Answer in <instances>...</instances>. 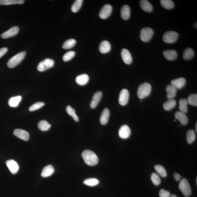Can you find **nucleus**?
Returning a JSON list of instances; mask_svg holds the SVG:
<instances>
[{
    "mask_svg": "<svg viewBox=\"0 0 197 197\" xmlns=\"http://www.w3.org/2000/svg\"><path fill=\"white\" fill-rule=\"evenodd\" d=\"M83 0H76L74 2L71 7V11L72 12L76 13L80 8L82 5Z\"/></svg>",
    "mask_w": 197,
    "mask_h": 197,
    "instance_id": "37",
    "label": "nucleus"
},
{
    "mask_svg": "<svg viewBox=\"0 0 197 197\" xmlns=\"http://www.w3.org/2000/svg\"><path fill=\"white\" fill-rule=\"evenodd\" d=\"M112 10V7L111 5L106 4L104 5L101 9L99 15V17L102 19L107 18L111 15Z\"/></svg>",
    "mask_w": 197,
    "mask_h": 197,
    "instance_id": "8",
    "label": "nucleus"
},
{
    "mask_svg": "<svg viewBox=\"0 0 197 197\" xmlns=\"http://www.w3.org/2000/svg\"><path fill=\"white\" fill-rule=\"evenodd\" d=\"M26 54L25 51H22L12 57L7 63L8 67L10 68H15L24 60Z\"/></svg>",
    "mask_w": 197,
    "mask_h": 197,
    "instance_id": "3",
    "label": "nucleus"
},
{
    "mask_svg": "<svg viewBox=\"0 0 197 197\" xmlns=\"http://www.w3.org/2000/svg\"><path fill=\"white\" fill-rule=\"evenodd\" d=\"M76 41L74 39H70L64 42L62 47L65 49H68L73 48L76 44Z\"/></svg>",
    "mask_w": 197,
    "mask_h": 197,
    "instance_id": "33",
    "label": "nucleus"
},
{
    "mask_svg": "<svg viewBox=\"0 0 197 197\" xmlns=\"http://www.w3.org/2000/svg\"><path fill=\"white\" fill-rule=\"evenodd\" d=\"M121 55L124 63L128 65L130 64L132 58L130 51L127 49H123L121 51Z\"/></svg>",
    "mask_w": 197,
    "mask_h": 197,
    "instance_id": "16",
    "label": "nucleus"
},
{
    "mask_svg": "<svg viewBox=\"0 0 197 197\" xmlns=\"http://www.w3.org/2000/svg\"><path fill=\"white\" fill-rule=\"evenodd\" d=\"M44 103L42 102H38L34 104L29 108V111H33L40 109L44 105Z\"/></svg>",
    "mask_w": 197,
    "mask_h": 197,
    "instance_id": "42",
    "label": "nucleus"
},
{
    "mask_svg": "<svg viewBox=\"0 0 197 197\" xmlns=\"http://www.w3.org/2000/svg\"><path fill=\"white\" fill-rule=\"evenodd\" d=\"M99 181L96 179L89 178L86 179L83 182V183L86 185L94 186L97 185L99 183Z\"/></svg>",
    "mask_w": 197,
    "mask_h": 197,
    "instance_id": "38",
    "label": "nucleus"
},
{
    "mask_svg": "<svg viewBox=\"0 0 197 197\" xmlns=\"http://www.w3.org/2000/svg\"><path fill=\"white\" fill-rule=\"evenodd\" d=\"M54 168L51 165L46 166L42 169L41 175L42 177H47L52 175L54 172Z\"/></svg>",
    "mask_w": 197,
    "mask_h": 197,
    "instance_id": "24",
    "label": "nucleus"
},
{
    "mask_svg": "<svg viewBox=\"0 0 197 197\" xmlns=\"http://www.w3.org/2000/svg\"><path fill=\"white\" fill-rule=\"evenodd\" d=\"M75 55V52L74 51H70L66 53L63 56V61L67 62L70 61L74 57Z\"/></svg>",
    "mask_w": 197,
    "mask_h": 197,
    "instance_id": "41",
    "label": "nucleus"
},
{
    "mask_svg": "<svg viewBox=\"0 0 197 197\" xmlns=\"http://www.w3.org/2000/svg\"><path fill=\"white\" fill-rule=\"evenodd\" d=\"M82 157L85 163L89 166H95L98 163V157L94 153L90 150H85L82 152Z\"/></svg>",
    "mask_w": 197,
    "mask_h": 197,
    "instance_id": "1",
    "label": "nucleus"
},
{
    "mask_svg": "<svg viewBox=\"0 0 197 197\" xmlns=\"http://www.w3.org/2000/svg\"><path fill=\"white\" fill-rule=\"evenodd\" d=\"M38 127L41 130L47 131L50 128L51 125L46 120H42L39 122L38 124Z\"/></svg>",
    "mask_w": 197,
    "mask_h": 197,
    "instance_id": "31",
    "label": "nucleus"
},
{
    "mask_svg": "<svg viewBox=\"0 0 197 197\" xmlns=\"http://www.w3.org/2000/svg\"><path fill=\"white\" fill-rule=\"evenodd\" d=\"M6 164L12 174H15L18 172L19 166L15 160L12 159L8 160L6 161Z\"/></svg>",
    "mask_w": 197,
    "mask_h": 197,
    "instance_id": "13",
    "label": "nucleus"
},
{
    "mask_svg": "<svg viewBox=\"0 0 197 197\" xmlns=\"http://www.w3.org/2000/svg\"><path fill=\"white\" fill-rule=\"evenodd\" d=\"M169 197H177L176 195H170Z\"/></svg>",
    "mask_w": 197,
    "mask_h": 197,
    "instance_id": "46",
    "label": "nucleus"
},
{
    "mask_svg": "<svg viewBox=\"0 0 197 197\" xmlns=\"http://www.w3.org/2000/svg\"><path fill=\"white\" fill-rule=\"evenodd\" d=\"M8 49L7 48H3L0 49V58H1L3 56L8 52Z\"/></svg>",
    "mask_w": 197,
    "mask_h": 197,
    "instance_id": "44",
    "label": "nucleus"
},
{
    "mask_svg": "<svg viewBox=\"0 0 197 197\" xmlns=\"http://www.w3.org/2000/svg\"><path fill=\"white\" fill-rule=\"evenodd\" d=\"M130 15V9L127 5H125L121 9V16L124 20H127L129 18Z\"/></svg>",
    "mask_w": 197,
    "mask_h": 197,
    "instance_id": "25",
    "label": "nucleus"
},
{
    "mask_svg": "<svg viewBox=\"0 0 197 197\" xmlns=\"http://www.w3.org/2000/svg\"><path fill=\"white\" fill-rule=\"evenodd\" d=\"M174 178L176 181H179L181 179V176L178 173H175L173 175Z\"/></svg>",
    "mask_w": 197,
    "mask_h": 197,
    "instance_id": "45",
    "label": "nucleus"
},
{
    "mask_svg": "<svg viewBox=\"0 0 197 197\" xmlns=\"http://www.w3.org/2000/svg\"><path fill=\"white\" fill-rule=\"evenodd\" d=\"M152 87L148 83H143L138 87L137 90L138 97L140 99H143L148 97L151 92Z\"/></svg>",
    "mask_w": 197,
    "mask_h": 197,
    "instance_id": "2",
    "label": "nucleus"
},
{
    "mask_svg": "<svg viewBox=\"0 0 197 197\" xmlns=\"http://www.w3.org/2000/svg\"><path fill=\"white\" fill-rule=\"evenodd\" d=\"M22 97L20 96L11 97L8 101L9 105L12 107H17L22 100Z\"/></svg>",
    "mask_w": 197,
    "mask_h": 197,
    "instance_id": "26",
    "label": "nucleus"
},
{
    "mask_svg": "<svg viewBox=\"0 0 197 197\" xmlns=\"http://www.w3.org/2000/svg\"><path fill=\"white\" fill-rule=\"evenodd\" d=\"M110 44L107 41L105 40L101 42L99 47V50L103 54L109 52L111 50Z\"/></svg>",
    "mask_w": 197,
    "mask_h": 197,
    "instance_id": "17",
    "label": "nucleus"
},
{
    "mask_svg": "<svg viewBox=\"0 0 197 197\" xmlns=\"http://www.w3.org/2000/svg\"><path fill=\"white\" fill-rule=\"evenodd\" d=\"M194 56V51L191 48H187L184 51L183 54V58L185 60H190Z\"/></svg>",
    "mask_w": 197,
    "mask_h": 197,
    "instance_id": "29",
    "label": "nucleus"
},
{
    "mask_svg": "<svg viewBox=\"0 0 197 197\" xmlns=\"http://www.w3.org/2000/svg\"><path fill=\"white\" fill-rule=\"evenodd\" d=\"M194 26L195 28L197 29V23H195L194 24Z\"/></svg>",
    "mask_w": 197,
    "mask_h": 197,
    "instance_id": "47",
    "label": "nucleus"
},
{
    "mask_svg": "<svg viewBox=\"0 0 197 197\" xmlns=\"http://www.w3.org/2000/svg\"><path fill=\"white\" fill-rule=\"evenodd\" d=\"M178 37V34L176 32L168 31L165 33L163 35V40L166 43L172 44L176 42Z\"/></svg>",
    "mask_w": 197,
    "mask_h": 197,
    "instance_id": "6",
    "label": "nucleus"
},
{
    "mask_svg": "<svg viewBox=\"0 0 197 197\" xmlns=\"http://www.w3.org/2000/svg\"><path fill=\"white\" fill-rule=\"evenodd\" d=\"M156 171L162 177H166L167 176V172L166 169L162 166L159 165H156L154 167Z\"/></svg>",
    "mask_w": 197,
    "mask_h": 197,
    "instance_id": "35",
    "label": "nucleus"
},
{
    "mask_svg": "<svg viewBox=\"0 0 197 197\" xmlns=\"http://www.w3.org/2000/svg\"><path fill=\"white\" fill-rule=\"evenodd\" d=\"M154 34L153 30L149 27L143 28L140 32V37L142 41L148 42L152 38Z\"/></svg>",
    "mask_w": 197,
    "mask_h": 197,
    "instance_id": "5",
    "label": "nucleus"
},
{
    "mask_svg": "<svg viewBox=\"0 0 197 197\" xmlns=\"http://www.w3.org/2000/svg\"><path fill=\"white\" fill-rule=\"evenodd\" d=\"M188 103L192 106H197V95L191 94L189 95L187 99Z\"/></svg>",
    "mask_w": 197,
    "mask_h": 197,
    "instance_id": "40",
    "label": "nucleus"
},
{
    "mask_svg": "<svg viewBox=\"0 0 197 197\" xmlns=\"http://www.w3.org/2000/svg\"><path fill=\"white\" fill-rule=\"evenodd\" d=\"M160 3L161 6L166 9H171L175 6L174 3L170 0H161Z\"/></svg>",
    "mask_w": 197,
    "mask_h": 197,
    "instance_id": "34",
    "label": "nucleus"
},
{
    "mask_svg": "<svg viewBox=\"0 0 197 197\" xmlns=\"http://www.w3.org/2000/svg\"><path fill=\"white\" fill-rule=\"evenodd\" d=\"M110 115L109 110L107 108H105L103 110L100 117V123L102 125H105L109 120Z\"/></svg>",
    "mask_w": 197,
    "mask_h": 197,
    "instance_id": "18",
    "label": "nucleus"
},
{
    "mask_svg": "<svg viewBox=\"0 0 197 197\" xmlns=\"http://www.w3.org/2000/svg\"><path fill=\"white\" fill-rule=\"evenodd\" d=\"M118 133L120 138L127 139L130 136L131 130L128 126L123 125L120 127Z\"/></svg>",
    "mask_w": 197,
    "mask_h": 197,
    "instance_id": "11",
    "label": "nucleus"
},
{
    "mask_svg": "<svg viewBox=\"0 0 197 197\" xmlns=\"http://www.w3.org/2000/svg\"><path fill=\"white\" fill-rule=\"evenodd\" d=\"M163 55L168 60L173 61L175 60L177 57V54L176 51L175 50H168L165 51L163 52Z\"/></svg>",
    "mask_w": 197,
    "mask_h": 197,
    "instance_id": "21",
    "label": "nucleus"
},
{
    "mask_svg": "<svg viewBox=\"0 0 197 197\" xmlns=\"http://www.w3.org/2000/svg\"><path fill=\"white\" fill-rule=\"evenodd\" d=\"M187 141L189 144L192 143L196 139V134L193 130H190L187 133Z\"/></svg>",
    "mask_w": 197,
    "mask_h": 197,
    "instance_id": "32",
    "label": "nucleus"
},
{
    "mask_svg": "<svg viewBox=\"0 0 197 197\" xmlns=\"http://www.w3.org/2000/svg\"><path fill=\"white\" fill-rule=\"evenodd\" d=\"M19 28L17 26H14L4 33L2 34L1 37L3 39H7L15 36L18 33Z\"/></svg>",
    "mask_w": 197,
    "mask_h": 197,
    "instance_id": "9",
    "label": "nucleus"
},
{
    "mask_svg": "<svg viewBox=\"0 0 197 197\" xmlns=\"http://www.w3.org/2000/svg\"><path fill=\"white\" fill-rule=\"evenodd\" d=\"M54 61L50 58H46L39 63L37 70L40 72H44L51 68L54 65Z\"/></svg>",
    "mask_w": 197,
    "mask_h": 197,
    "instance_id": "7",
    "label": "nucleus"
},
{
    "mask_svg": "<svg viewBox=\"0 0 197 197\" xmlns=\"http://www.w3.org/2000/svg\"><path fill=\"white\" fill-rule=\"evenodd\" d=\"M102 93L101 91H97L94 94L90 104V107L92 109H94L97 107L102 99Z\"/></svg>",
    "mask_w": 197,
    "mask_h": 197,
    "instance_id": "14",
    "label": "nucleus"
},
{
    "mask_svg": "<svg viewBox=\"0 0 197 197\" xmlns=\"http://www.w3.org/2000/svg\"><path fill=\"white\" fill-rule=\"evenodd\" d=\"M14 134L20 139L27 141L29 138V134L27 131L21 129H15Z\"/></svg>",
    "mask_w": 197,
    "mask_h": 197,
    "instance_id": "12",
    "label": "nucleus"
},
{
    "mask_svg": "<svg viewBox=\"0 0 197 197\" xmlns=\"http://www.w3.org/2000/svg\"><path fill=\"white\" fill-rule=\"evenodd\" d=\"M176 104V101L174 99H169L163 104V108L166 111H169L173 109Z\"/></svg>",
    "mask_w": 197,
    "mask_h": 197,
    "instance_id": "27",
    "label": "nucleus"
},
{
    "mask_svg": "<svg viewBox=\"0 0 197 197\" xmlns=\"http://www.w3.org/2000/svg\"><path fill=\"white\" fill-rule=\"evenodd\" d=\"M197 124L196 123V125H195V130H196V132H197Z\"/></svg>",
    "mask_w": 197,
    "mask_h": 197,
    "instance_id": "48",
    "label": "nucleus"
},
{
    "mask_svg": "<svg viewBox=\"0 0 197 197\" xmlns=\"http://www.w3.org/2000/svg\"><path fill=\"white\" fill-rule=\"evenodd\" d=\"M167 97L169 99H173L176 96L177 89L171 85L166 87Z\"/></svg>",
    "mask_w": 197,
    "mask_h": 197,
    "instance_id": "22",
    "label": "nucleus"
},
{
    "mask_svg": "<svg viewBox=\"0 0 197 197\" xmlns=\"http://www.w3.org/2000/svg\"><path fill=\"white\" fill-rule=\"evenodd\" d=\"M175 118L179 120L182 125H187L189 122L188 117L185 113H183L181 111H177L175 113Z\"/></svg>",
    "mask_w": 197,
    "mask_h": 197,
    "instance_id": "19",
    "label": "nucleus"
},
{
    "mask_svg": "<svg viewBox=\"0 0 197 197\" xmlns=\"http://www.w3.org/2000/svg\"><path fill=\"white\" fill-rule=\"evenodd\" d=\"M159 196L160 197H169L170 194L169 192L161 189L159 192Z\"/></svg>",
    "mask_w": 197,
    "mask_h": 197,
    "instance_id": "43",
    "label": "nucleus"
},
{
    "mask_svg": "<svg viewBox=\"0 0 197 197\" xmlns=\"http://www.w3.org/2000/svg\"><path fill=\"white\" fill-rule=\"evenodd\" d=\"M188 101L187 99H181L179 101V109L180 111L186 113L188 111Z\"/></svg>",
    "mask_w": 197,
    "mask_h": 197,
    "instance_id": "28",
    "label": "nucleus"
},
{
    "mask_svg": "<svg viewBox=\"0 0 197 197\" xmlns=\"http://www.w3.org/2000/svg\"><path fill=\"white\" fill-rule=\"evenodd\" d=\"M179 188L185 197H189L192 195L190 186L187 179L183 178L181 180L179 184Z\"/></svg>",
    "mask_w": 197,
    "mask_h": 197,
    "instance_id": "4",
    "label": "nucleus"
},
{
    "mask_svg": "<svg viewBox=\"0 0 197 197\" xmlns=\"http://www.w3.org/2000/svg\"><path fill=\"white\" fill-rule=\"evenodd\" d=\"M89 77L87 74H83L77 76L76 78V81L80 86H84L88 82Z\"/></svg>",
    "mask_w": 197,
    "mask_h": 197,
    "instance_id": "20",
    "label": "nucleus"
},
{
    "mask_svg": "<svg viewBox=\"0 0 197 197\" xmlns=\"http://www.w3.org/2000/svg\"><path fill=\"white\" fill-rule=\"evenodd\" d=\"M24 0H0V5H9L15 4H22Z\"/></svg>",
    "mask_w": 197,
    "mask_h": 197,
    "instance_id": "30",
    "label": "nucleus"
},
{
    "mask_svg": "<svg viewBox=\"0 0 197 197\" xmlns=\"http://www.w3.org/2000/svg\"><path fill=\"white\" fill-rule=\"evenodd\" d=\"M151 179L152 182L154 185L159 186L161 182V180L160 177L157 173H153L151 176Z\"/></svg>",
    "mask_w": 197,
    "mask_h": 197,
    "instance_id": "39",
    "label": "nucleus"
},
{
    "mask_svg": "<svg viewBox=\"0 0 197 197\" xmlns=\"http://www.w3.org/2000/svg\"><path fill=\"white\" fill-rule=\"evenodd\" d=\"M66 110L68 114L71 116L74 120L76 122H78L79 118L77 115L76 114L75 110L72 108L71 106H67L66 108Z\"/></svg>",
    "mask_w": 197,
    "mask_h": 197,
    "instance_id": "36",
    "label": "nucleus"
},
{
    "mask_svg": "<svg viewBox=\"0 0 197 197\" xmlns=\"http://www.w3.org/2000/svg\"><path fill=\"white\" fill-rule=\"evenodd\" d=\"M140 6L141 8L145 11L151 12L153 10L152 5L147 0H142L140 1Z\"/></svg>",
    "mask_w": 197,
    "mask_h": 197,
    "instance_id": "23",
    "label": "nucleus"
},
{
    "mask_svg": "<svg viewBox=\"0 0 197 197\" xmlns=\"http://www.w3.org/2000/svg\"><path fill=\"white\" fill-rule=\"evenodd\" d=\"M129 97V93L128 90L126 89H123L120 91L119 103L122 106H125L128 102Z\"/></svg>",
    "mask_w": 197,
    "mask_h": 197,
    "instance_id": "10",
    "label": "nucleus"
},
{
    "mask_svg": "<svg viewBox=\"0 0 197 197\" xmlns=\"http://www.w3.org/2000/svg\"><path fill=\"white\" fill-rule=\"evenodd\" d=\"M186 83V80L183 77L173 80L171 81V85L175 87L177 90L181 89L183 88Z\"/></svg>",
    "mask_w": 197,
    "mask_h": 197,
    "instance_id": "15",
    "label": "nucleus"
}]
</instances>
